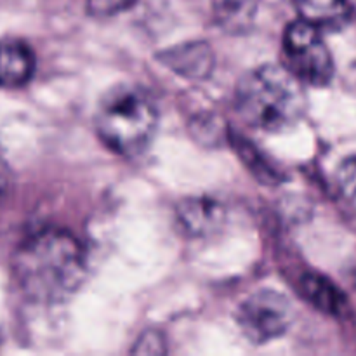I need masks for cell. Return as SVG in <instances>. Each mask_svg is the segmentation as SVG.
Instances as JSON below:
<instances>
[{
  "label": "cell",
  "instance_id": "obj_1",
  "mask_svg": "<svg viewBox=\"0 0 356 356\" xmlns=\"http://www.w3.org/2000/svg\"><path fill=\"white\" fill-rule=\"evenodd\" d=\"M14 273L28 298L51 305L65 301L80 287L86 277V256L72 233L42 229L19 245Z\"/></svg>",
  "mask_w": 356,
  "mask_h": 356
},
{
  "label": "cell",
  "instance_id": "obj_2",
  "mask_svg": "<svg viewBox=\"0 0 356 356\" xmlns=\"http://www.w3.org/2000/svg\"><path fill=\"white\" fill-rule=\"evenodd\" d=\"M236 110L252 127L280 132L298 124L306 108L302 82L285 66L250 70L236 87Z\"/></svg>",
  "mask_w": 356,
  "mask_h": 356
},
{
  "label": "cell",
  "instance_id": "obj_3",
  "mask_svg": "<svg viewBox=\"0 0 356 356\" xmlns=\"http://www.w3.org/2000/svg\"><path fill=\"white\" fill-rule=\"evenodd\" d=\"M97 136L118 155L134 156L148 148L159 129V110L146 90L118 86L108 90L97 106Z\"/></svg>",
  "mask_w": 356,
  "mask_h": 356
},
{
  "label": "cell",
  "instance_id": "obj_4",
  "mask_svg": "<svg viewBox=\"0 0 356 356\" xmlns=\"http://www.w3.org/2000/svg\"><path fill=\"white\" fill-rule=\"evenodd\" d=\"M285 68L313 87L330 83L334 76V59L316 26L299 19L287 26L284 37Z\"/></svg>",
  "mask_w": 356,
  "mask_h": 356
},
{
  "label": "cell",
  "instance_id": "obj_5",
  "mask_svg": "<svg viewBox=\"0 0 356 356\" xmlns=\"http://www.w3.org/2000/svg\"><path fill=\"white\" fill-rule=\"evenodd\" d=\"M236 322L250 343L266 344L289 330L292 323V305L280 292L259 291L243 301Z\"/></svg>",
  "mask_w": 356,
  "mask_h": 356
},
{
  "label": "cell",
  "instance_id": "obj_6",
  "mask_svg": "<svg viewBox=\"0 0 356 356\" xmlns=\"http://www.w3.org/2000/svg\"><path fill=\"white\" fill-rule=\"evenodd\" d=\"M177 222L181 229L195 238L218 233L226 221V211L221 202L209 197H191L177 205Z\"/></svg>",
  "mask_w": 356,
  "mask_h": 356
},
{
  "label": "cell",
  "instance_id": "obj_7",
  "mask_svg": "<svg viewBox=\"0 0 356 356\" xmlns=\"http://www.w3.org/2000/svg\"><path fill=\"white\" fill-rule=\"evenodd\" d=\"M37 59L30 45L17 38L0 40V87L19 89L35 73Z\"/></svg>",
  "mask_w": 356,
  "mask_h": 356
},
{
  "label": "cell",
  "instance_id": "obj_8",
  "mask_svg": "<svg viewBox=\"0 0 356 356\" xmlns=\"http://www.w3.org/2000/svg\"><path fill=\"white\" fill-rule=\"evenodd\" d=\"M301 292L309 305L325 315L343 316L350 309L346 294L330 278L320 273H306L301 278Z\"/></svg>",
  "mask_w": 356,
  "mask_h": 356
},
{
  "label": "cell",
  "instance_id": "obj_9",
  "mask_svg": "<svg viewBox=\"0 0 356 356\" xmlns=\"http://www.w3.org/2000/svg\"><path fill=\"white\" fill-rule=\"evenodd\" d=\"M294 6L301 19L318 30H339L353 14L346 0H294Z\"/></svg>",
  "mask_w": 356,
  "mask_h": 356
},
{
  "label": "cell",
  "instance_id": "obj_10",
  "mask_svg": "<svg viewBox=\"0 0 356 356\" xmlns=\"http://www.w3.org/2000/svg\"><path fill=\"white\" fill-rule=\"evenodd\" d=\"M163 63L179 75L188 79L207 76L214 66L211 49L205 44H184L163 54Z\"/></svg>",
  "mask_w": 356,
  "mask_h": 356
},
{
  "label": "cell",
  "instance_id": "obj_11",
  "mask_svg": "<svg viewBox=\"0 0 356 356\" xmlns=\"http://www.w3.org/2000/svg\"><path fill=\"white\" fill-rule=\"evenodd\" d=\"M259 0H211L212 16L226 31L238 33L252 24Z\"/></svg>",
  "mask_w": 356,
  "mask_h": 356
},
{
  "label": "cell",
  "instance_id": "obj_12",
  "mask_svg": "<svg viewBox=\"0 0 356 356\" xmlns=\"http://www.w3.org/2000/svg\"><path fill=\"white\" fill-rule=\"evenodd\" d=\"M235 146L236 149H238L242 160L245 162V165L249 167L259 179H263L264 183H277V170H275L266 160H263V156L257 152L256 146L240 138H235Z\"/></svg>",
  "mask_w": 356,
  "mask_h": 356
},
{
  "label": "cell",
  "instance_id": "obj_13",
  "mask_svg": "<svg viewBox=\"0 0 356 356\" xmlns=\"http://www.w3.org/2000/svg\"><path fill=\"white\" fill-rule=\"evenodd\" d=\"M339 193L356 211V155L344 160L336 174Z\"/></svg>",
  "mask_w": 356,
  "mask_h": 356
},
{
  "label": "cell",
  "instance_id": "obj_14",
  "mask_svg": "<svg viewBox=\"0 0 356 356\" xmlns=\"http://www.w3.org/2000/svg\"><path fill=\"white\" fill-rule=\"evenodd\" d=\"M89 7L97 14H110L118 10L127 0H87Z\"/></svg>",
  "mask_w": 356,
  "mask_h": 356
},
{
  "label": "cell",
  "instance_id": "obj_15",
  "mask_svg": "<svg viewBox=\"0 0 356 356\" xmlns=\"http://www.w3.org/2000/svg\"><path fill=\"white\" fill-rule=\"evenodd\" d=\"M9 186H10L9 167L3 163V160H0V202L6 198L7 191H9Z\"/></svg>",
  "mask_w": 356,
  "mask_h": 356
},
{
  "label": "cell",
  "instance_id": "obj_16",
  "mask_svg": "<svg viewBox=\"0 0 356 356\" xmlns=\"http://www.w3.org/2000/svg\"><path fill=\"white\" fill-rule=\"evenodd\" d=\"M346 2H348V6H350L351 13L356 14V0H346Z\"/></svg>",
  "mask_w": 356,
  "mask_h": 356
}]
</instances>
